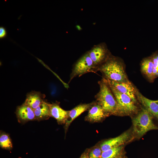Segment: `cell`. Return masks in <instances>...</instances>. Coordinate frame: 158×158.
Wrapping results in <instances>:
<instances>
[{"mask_svg": "<svg viewBox=\"0 0 158 158\" xmlns=\"http://www.w3.org/2000/svg\"><path fill=\"white\" fill-rule=\"evenodd\" d=\"M102 73L103 78L119 83H128L125 70V64L119 57L111 54L107 60L98 67L97 71Z\"/></svg>", "mask_w": 158, "mask_h": 158, "instance_id": "obj_1", "label": "cell"}, {"mask_svg": "<svg viewBox=\"0 0 158 158\" xmlns=\"http://www.w3.org/2000/svg\"><path fill=\"white\" fill-rule=\"evenodd\" d=\"M132 133L134 138H140L147 132L158 130V123L143 107L132 118Z\"/></svg>", "mask_w": 158, "mask_h": 158, "instance_id": "obj_2", "label": "cell"}, {"mask_svg": "<svg viewBox=\"0 0 158 158\" xmlns=\"http://www.w3.org/2000/svg\"><path fill=\"white\" fill-rule=\"evenodd\" d=\"M98 83L100 89L95 96V101L108 116H118L117 102L109 84L103 78Z\"/></svg>", "mask_w": 158, "mask_h": 158, "instance_id": "obj_3", "label": "cell"}, {"mask_svg": "<svg viewBox=\"0 0 158 158\" xmlns=\"http://www.w3.org/2000/svg\"><path fill=\"white\" fill-rule=\"evenodd\" d=\"M109 84L117 102L118 116H133L137 114L140 109L138 106V104L134 102L127 95L120 92Z\"/></svg>", "mask_w": 158, "mask_h": 158, "instance_id": "obj_4", "label": "cell"}, {"mask_svg": "<svg viewBox=\"0 0 158 158\" xmlns=\"http://www.w3.org/2000/svg\"><path fill=\"white\" fill-rule=\"evenodd\" d=\"M96 72V69L87 51L80 57L73 65L69 82L77 76H80L89 72Z\"/></svg>", "mask_w": 158, "mask_h": 158, "instance_id": "obj_5", "label": "cell"}, {"mask_svg": "<svg viewBox=\"0 0 158 158\" xmlns=\"http://www.w3.org/2000/svg\"><path fill=\"white\" fill-rule=\"evenodd\" d=\"M87 52L93 63L97 72L98 67L112 54L104 42L94 45Z\"/></svg>", "mask_w": 158, "mask_h": 158, "instance_id": "obj_6", "label": "cell"}, {"mask_svg": "<svg viewBox=\"0 0 158 158\" xmlns=\"http://www.w3.org/2000/svg\"><path fill=\"white\" fill-rule=\"evenodd\" d=\"M132 129H130L116 137L105 140L99 145L102 152L123 145L134 138Z\"/></svg>", "mask_w": 158, "mask_h": 158, "instance_id": "obj_7", "label": "cell"}, {"mask_svg": "<svg viewBox=\"0 0 158 158\" xmlns=\"http://www.w3.org/2000/svg\"><path fill=\"white\" fill-rule=\"evenodd\" d=\"M135 94L138 101L150 113L158 123V100H153L147 98L136 88Z\"/></svg>", "mask_w": 158, "mask_h": 158, "instance_id": "obj_8", "label": "cell"}, {"mask_svg": "<svg viewBox=\"0 0 158 158\" xmlns=\"http://www.w3.org/2000/svg\"><path fill=\"white\" fill-rule=\"evenodd\" d=\"M106 80L109 84L114 87L118 91L127 95L134 102L138 104L135 94L136 87L131 82L119 83L111 80Z\"/></svg>", "mask_w": 158, "mask_h": 158, "instance_id": "obj_9", "label": "cell"}, {"mask_svg": "<svg viewBox=\"0 0 158 158\" xmlns=\"http://www.w3.org/2000/svg\"><path fill=\"white\" fill-rule=\"evenodd\" d=\"M108 116L101 107L95 101V104L89 110L85 119L90 123H97L102 121Z\"/></svg>", "mask_w": 158, "mask_h": 158, "instance_id": "obj_10", "label": "cell"}, {"mask_svg": "<svg viewBox=\"0 0 158 158\" xmlns=\"http://www.w3.org/2000/svg\"><path fill=\"white\" fill-rule=\"evenodd\" d=\"M95 102V101L87 104H80L69 111L68 116L65 124L64 128L65 133L73 121L83 113L89 110Z\"/></svg>", "mask_w": 158, "mask_h": 158, "instance_id": "obj_11", "label": "cell"}, {"mask_svg": "<svg viewBox=\"0 0 158 158\" xmlns=\"http://www.w3.org/2000/svg\"><path fill=\"white\" fill-rule=\"evenodd\" d=\"M60 102L49 103L50 115L57 120L59 124H65L68 117L69 111H66L60 106Z\"/></svg>", "mask_w": 158, "mask_h": 158, "instance_id": "obj_12", "label": "cell"}, {"mask_svg": "<svg viewBox=\"0 0 158 158\" xmlns=\"http://www.w3.org/2000/svg\"><path fill=\"white\" fill-rule=\"evenodd\" d=\"M16 114L20 123H24L35 120L34 110L24 103L17 107Z\"/></svg>", "mask_w": 158, "mask_h": 158, "instance_id": "obj_13", "label": "cell"}, {"mask_svg": "<svg viewBox=\"0 0 158 158\" xmlns=\"http://www.w3.org/2000/svg\"><path fill=\"white\" fill-rule=\"evenodd\" d=\"M45 97L40 92L32 91L27 94L24 103L34 110L44 101Z\"/></svg>", "mask_w": 158, "mask_h": 158, "instance_id": "obj_14", "label": "cell"}, {"mask_svg": "<svg viewBox=\"0 0 158 158\" xmlns=\"http://www.w3.org/2000/svg\"><path fill=\"white\" fill-rule=\"evenodd\" d=\"M141 71L150 82H152L156 78L153 73V64L151 56L143 58L140 64Z\"/></svg>", "mask_w": 158, "mask_h": 158, "instance_id": "obj_15", "label": "cell"}, {"mask_svg": "<svg viewBox=\"0 0 158 158\" xmlns=\"http://www.w3.org/2000/svg\"><path fill=\"white\" fill-rule=\"evenodd\" d=\"M49 103L44 101L34 110L36 120L41 121L49 119L50 117Z\"/></svg>", "mask_w": 158, "mask_h": 158, "instance_id": "obj_16", "label": "cell"}, {"mask_svg": "<svg viewBox=\"0 0 158 158\" xmlns=\"http://www.w3.org/2000/svg\"><path fill=\"white\" fill-rule=\"evenodd\" d=\"M124 146L113 148L102 152L100 158H114L124 153Z\"/></svg>", "mask_w": 158, "mask_h": 158, "instance_id": "obj_17", "label": "cell"}, {"mask_svg": "<svg viewBox=\"0 0 158 158\" xmlns=\"http://www.w3.org/2000/svg\"><path fill=\"white\" fill-rule=\"evenodd\" d=\"M0 146L3 149L11 150L13 147L11 138L7 133H1L0 136Z\"/></svg>", "mask_w": 158, "mask_h": 158, "instance_id": "obj_18", "label": "cell"}, {"mask_svg": "<svg viewBox=\"0 0 158 158\" xmlns=\"http://www.w3.org/2000/svg\"><path fill=\"white\" fill-rule=\"evenodd\" d=\"M89 158H100L102 152L99 145H96L87 151Z\"/></svg>", "mask_w": 158, "mask_h": 158, "instance_id": "obj_19", "label": "cell"}, {"mask_svg": "<svg viewBox=\"0 0 158 158\" xmlns=\"http://www.w3.org/2000/svg\"><path fill=\"white\" fill-rule=\"evenodd\" d=\"M151 56L153 64V73L155 78L158 77V50L153 53Z\"/></svg>", "mask_w": 158, "mask_h": 158, "instance_id": "obj_20", "label": "cell"}, {"mask_svg": "<svg viewBox=\"0 0 158 158\" xmlns=\"http://www.w3.org/2000/svg\"><path fill=\"white\" fill-rule=\"evenodd\" d=\"M7 35V31L5 28L2 26L0 27V39H2L5 38Z\"/></svg>", "mask_w": 158, "mask_h": 158, "instance_id": "obj_21", "label": "cell"}, {"mask_svg": "<svg viewBox=\"0 0 158 158\" xmlns=\"http://www.w3.org/2000/svg\"><path fill=\"white\" fill-rule=\"evenodd\" d=\"M79 158H89L87 151H86L83 153Z\"/></svg>", "mask_w": 158, "mask_h": 158, "instance_id": "obj_22", "label": "cell"}, {"mask_svg": "<svg viewBox=\"0 0 158 158\" xmlns=\"http://www.w3.org/2000/svg\"><path fill=\"white\" fill-rule=\"evenodd\" d=\"M126 157L124 156V153L121 154V155L117 157L114 158H126Z\"/></svg>", "mask_w": 158, "mask_h": 158, "instance_id": "obj_23", "label": "cell"}, {"mask_svg": "<svg viewBox=\"0 0 158 158\" xmlns=\"http://www.w3.org/2000/svg\"></svg>", "mask_w": 158, "mask_h": 158, "instance_id": "obj_24", "label": "cell"}]
</instances>
